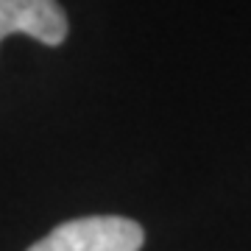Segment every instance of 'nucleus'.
Segmentation results:
<instances>
[{"mask_svg": "<svg viewBox=\"0 0 251 251\" xmlns=\"http://www.w3.org/2000/svg\"><path fill=\"white\" fill-rule=\"evenodd\" d=\"M67 14L59 0H0V42L9 34H28L48 48L67 39Z\"/></svg>", "mask_w": 251, "mask_h": 251, "instance_id": "obj_2", "label": "nucleus"}, {"mask_svg": "<svg viewBox=\"0 0 251 251\" xmlns=\"http://www.w3.org/2000/svg\"><path fill=\"white\" fill-rule=\"evenodd\" d=\"M143 226L117 215H92L59 224L28 251H140Z\"/></svg>", "mask_w": 251, "mask_h": 251, "instance_id": "obj_1", "label": "nucleus"}]
</instances>
